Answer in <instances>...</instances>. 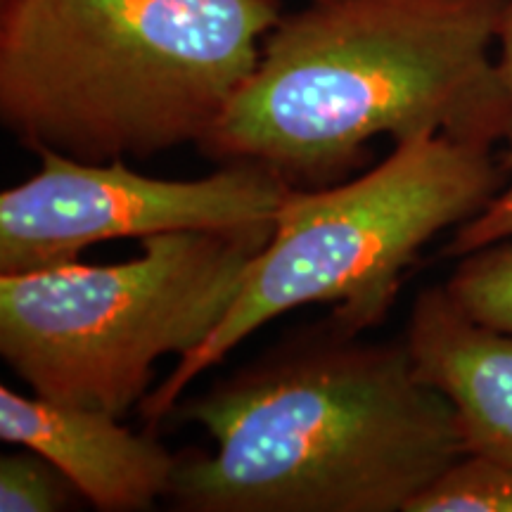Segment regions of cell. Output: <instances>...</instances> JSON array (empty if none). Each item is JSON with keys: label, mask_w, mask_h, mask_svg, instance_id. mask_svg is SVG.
Returning <instances> with one entry per match:
<instances>
[{"label": "cell", "mask_w": 512, "mask_h": 512, "mask_svg": "<svg viewBox=\"0 0 512 512\" xmlns=\"http://www.w3.org/2000/svg\"><path fill=\"white\" fill-rule=\"evenodd\" d=\"M273 226L159 233L124 264L0 275V356L31 394L124 418L159 358L219 328Z\"/></svg>", "instance_id": "5"}, {"label": "cell", "mask_w": 512, "mask_h": 512, "mask_svg": "<svg viewBox=\"0 0 512 512\" xmlns=\"http://www.w3.org/2000/svg\"><path fill=\"white\" fill-rule=\"evenodd\" d=\"M79 491L57 467L38 453H10L0 458V510L55 512L69 508Z\"/></svg>", "instance_id": "11"}, {"label": "cell", "mask_w": 512, "mask_h": 512, "mask_svg": "<svg viewBox=\"0 0 512 512\" xmlns=\"http://www.w3.org/2000/svg\"><path fill=\"white\" fill-rule=\"evenodd\" d=\"M444 287L467 316L512 335V240L460 256Z\"/></svg>", "instance_id": "10"}, {"label": "cell", "mask_w": 512, "mask_h": 512, "mask_svg": "<svg viewBox=\"0 0 512 512\" xmlns=\"http://www.w3.org/2000/svg\"><path fill=\"white\" fill-rule=\"evenodd\" d=\"M505 181L508 166L494 147L427 136L394 145L392 155L361 176L328 188H294L219 328L178 358L140 403V415L150 425L169 418L190 382L299 306H332L328 320L351 335L377 328L422 249L475 219Z\"/></svg>", "instance_id": "4"}, {"label": "cell", "mask_w": 512, "mask_h": 512, "mask_svg": "<svg viewBox=\"0 0 512 512\" xmlns=\"http://www.w3.org/2000/svg\"><path fill=\"white\" fill-rule=\"evenodd\" d=\"M508 5L306 0L268 31L252 76L200 150L316 190L356 174L380 136L494 147L512 133L494 55Z\"/></svg>", "instance_id": "1"}, {"label": "cell", "mask_w": 512, "mask_h": 512, "mask_svg": "<svg viewBox=\"0 0 512 512\" xmlns=\"http://www.w3.org/2000/svg\"><path fill=\"white\" fill-rule=\"evenodd\" d=\"M406 512H512V465L463 453L408 503Z\"/></svg>", "instance_id": "9"}, {"label": "cell", "mask_w": 512, "mask_h": 512, "mask_svg": "<svg viewBox=\"0 0 512 512\" xmlns=\"http://www.w3.org/2000/svg\"><path fill=\"white\" fill-rule=\"evenodd\" d=\"M121 418L0 387V439L50 460L102 512L150 510L169 494L176 453Z\"/></svg>", "instance_id": "7"}, {"label": "cell", "mask_w": 512, "mask_h": 512, "mask_svg": "<svg viewBox=\"0 0 512 512\" xmlns=\"http://www.w3.org/2000/svg\"><path fill=\"white\" fill-rule=\"evenodd\" d=\"M280 0H0V124L79 162L200 147Z\"/></svg>", "instance_id": "3"}, {"label": "cell", "mask_w": 512, "mask_h": 512, "mask_svg": "<svg viewBox=\"0 0 512 512\" xmlns=\"http://www.w3.org/2000/svg\"><path fill=\"white\" fill-rule=\"evenodd\" d=\"M214 451L176 453L183 512H406L465 453L451 401L406 342H366L328 318L178 401Z\"/></svg>", "instance_id": "2"}, {"label": "cell", "mask_w": 512, "mask_h": 512, "mask_svg": "<svg viewBox=\"0 0 512 512\" xmlns=\"http://www.w3.org/2000/svg\"><path fill=\"white\" fill-rule=\"evenodd\" d=\"M498 67H501V76L505 88H508L510 105H512V0L505 10L501 36H498ZM510 150L505 157V166H508V181L501 188V192L486 204L484 211H479L472 221H467L458 230H453V238L446 245V256H460L475 252L486 245H494L501 240H512V133L508 138Z\"/></svg>", "instance_id": "12"}, {"label": "cell", "mask_w": 512, "mask_h": 512, "mask_svg": "<svg viewBox=\"0 0 512 512\" xmlns=\"http://www.w3.org/2000/svg\"><path fill=\"white\" fill-rule=\"evenodd\" d=\"M36 155L41 169L0 195V275L74 264L100 242L271 221L294 190L254 162H228L202 178H155L124 159Z\"/></svg>", "instance_id": "6"}, {"label": "cell", "mask_w": 512, "mask_h": 512, "mask_svg": "<svg viewBox=\"0 0 512 512\" xmlns=\"http://www.w3.org/2000/svg\"><path fill=\"white\" fill-rule=\"evenodd\" d=\"M425 384L451 401L465 453L512 465V335L460 309L446 287L422 290L406 325Z\"/></svg>", "instance_id": "8"}]
</instances>
